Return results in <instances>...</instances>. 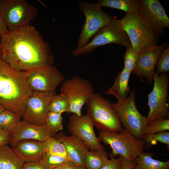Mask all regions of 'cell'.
<instances>
[{
    "label": "cell",
    "mask_w": 169,
    "mask_h": 169,
    "mask_svg": "<svg viewBox=\"0 0 169 169\" xmlns=\"http://www.w3.org/2000/svg\"><path fill=\"white\" fill-rule=\"evenodd\" d=\"M78 166L73 162L69 160L52 169H75Z\"/></svg>",
    "instance_id": "8d00e7d4"
},
{
    "label": "cell",
    "mask_w": 169,
    "mask_h": 169,
    "mask_svg": "<svg viewBox=\"0 0 169 169\" xmlns=\"http://www.w3.org/2000/svg\"><path fill=\"white\" fill-rule=\"evenodd\" d=\"M21 116L5 109L0 113V128L11 132L21 120Z\"/></svg>",
    "instance_id": "d4e9b609"
},
{
    "label": "cell",
    "mask_w": 169,
    "mask_h": 169,
    "mask_svg": "<svg viewBox=\"0 0 169 169\" xmlns=\"http://www.w3.org/2000/svg\"><path fill=\"white\" fill-rule=\"evenodd\" d=\"M69 160L67 157L45 151L40 161L48 169H52Z\"/></svg>",
    "instance_id": "f546056e"
},
{
    "label": "cell",
    "mask_w": 169,
    "mask_h": 169,
    "mask_svg": "<svg viewBox=\"0 0 169 169\" xmlns=\"http://www.w3.org/2000/svg\"><path fill=\"white\" fill-rule=\"evenodd\" d=\"M0 50L3 59L18 71L52 65L54 61L49 44L30 24L1 37Z\"/></svg>",
    "instance_id": "6da1fadb"
},
{
    "label": "cell",
    "mask_w": 169,
    "mask_h": 169,
    "mask_svg": "<svg viewBox=\"0 0 169 169\" xmlns=\"http://www.w3.org/2000/svg\"><path fill=\"white\" fill-rule=\"evenodd\" d=\"M131 73L124 67L116 77L113 85L104 93L113 95L118 101L126 99L130 92L128 83Z\"/></svg>",
    "instance_id": "ffe728a7"
},
{
    "label": "cell",
    "mask_w": 169,
    "mask_h": 169,
    "mask_svg": "<svg viewBox=\"0 0 169 169\" xmlns=\"http://www.w3.org/2000/svg\"><path fill=\"white\" fill-rule=\"evenodd\" d=\"M139 56V53H137L132 46L126 49L124 55V67L131 73Z\"/></svg>",
    "instance_id": "d6a6232c"
},
{
    "label": "cell",
    "mask_w": 169,
    "mask_h": 169,
    "mask_svg": "<svg viewBox=\"0 0 169 169\" xmlns=\"http://www.w3.org/2000/svg\"><path fill=\"white\" fill-rule=\"evenodd\" d=\"M5 109L4 107L0 105V113L3 112Z\"/></svg>",
    "instance_id": "ab89813d"
},
{
    "label": "cell",
    "mask_w": 169,
    "mask_h": 169,
    "mask_svg": "<svg viewBox=\"0 0 169 169\" xmlns=\"http://www.w3.org/2000/svg\"><path fill=\"white\" fill-rule=\"evenodd\" d=\"M167 73L159 74L155 71L152 90L148 95L149 110L146 117L147 125L158 119H168L169 105L167 102L169 77Z\"/></svg>",
    "instance_id": "30bf717a"
},
{
    "label": "cell",
    "mask_w": 169,
    "mask_h": 169,
    "mask_svg": "<svg viewBox=\"0 0 169 169\" xmlns=\"http://www.w3.org/2000/svg\"><path fill=\"white\" fill-rule=\"evenodd\" d=\"M46 141L42 142L32 139L18 141L12 148L24 163L40 161L46 151Z\"/></svg>",
    "instance_id": "ac0fdd59"
},
{
    "label": "cell",
    "mask_w": 169,
    "mask_h": 169,
    "mask_svg": "<svg viewBox=\"0 0 169 169\" xmlns=\"http://www.w3.org/2000/svg\"><path fill=\"white\" fill-rule=\"evenodd\" d=\"M22 169H48L40 161L24 163Z\"/></svg>",
    "instance_id": "d590c367"
},
{
    "label": "cell",
    "mask_w": 169,
    "mask_h": 169,
    "mask_svg": "<svg viewBox=\"0 0 169 169\" xmlns=\"http://www.w3.org/2000/svg\"><path fill=\"white\" fill-rule=\"evenodd\" d=\"M10 133L9 144L12 147L22 140L32 139L44 142L56 135L46 124L36 125L23 120Z\"/></svg>",
    "instance_id": "e0dca14e"
},
{
    "label": "cell",
    "mask_w": 169,
    "mask_h": 169,
    "mask_svg": "<svg viewBox=\"0 0 169 169\" xmlns=\"http://www.w3.org/2000/svg\"><path fill=\"white\" fill-rule=\"evenodd\" d=\"M156 71L159 74L167 73L169 71V45L164 49L156 63Z\"/></svg>",
    "instance_id": "1f68e13d"
},
{
    "label": "cell",
    "mask_w": 169,
    "mask_h": 169,
    "mask_svg": "<svg viewBox=\"0 0 169 169\" xmlns=\"http://www.w3.org/2000/svg\"><path fill=\"white\" fill-rule=\"evenodd\" d=\"M120 22L128 36L132 47L138 53L158 45L159 34L137 13L126 14L120 20Z\"/></svg>",
    "instance_id": "277c9868"
},
{
    "label": "cell",
    "mask_w": 169,
    "mask_h": 169,
    "mask_svg": "<svg viewBox=\"0 0 169 169\" xmlns=\"http://www.w3.org/2000/svg\"><path fill=\"white\" fill-rule=\"evenodd\" d=\"M10 133L0 128V147L9 144Z\"/></svg>",
    "instance_id": "e575fe53"
},
{
    "label": "cell",
    "mask_w": 169,
    "mask_h": 169,
    "mask_svg": "<svg viewBox=\"0 0 169 169\" xmlns=\"http://www.w3.org/2000/svg\"><path fill=\"white\" fill-rule=\"evenodd\" d=\"M46 141V152L67 158L65 147L62 142L54 137L49 139Z\"/></svg>",
    "instance_id": "f1b7e54d"
},
{
    "label": "cell",
    "mask_w": 169,
    "mask_h": 169,
    "mask_svg": "<svg viewBox=\"0 0 169 169\" xmlns=\"http://www.w3.org/2000/svg\"><path fill=\"white\" fill-rule=\"evenodd\" d=\"M46 124L55 134L59 131L63 130V125L62 114L49 111L46 117Z\"/></svg>",
    "instance_id": "4dcf8cb0"
},
{
    "label": "cell",
    "mask_w": 169,
    "mask_h": 169,
    "mask_svg": "<svg viewBox=\"0 0 169 169\" xmlns=\"http://www.w3.org/2000/svg\"><path fill=\"white\" fill-rule=\"evenodd\" d=\"M122 162L121 158H112L108 159L100 169H121Z\"/></svg>",
    "instance_id": "836d02e7"
},
{
    "label": "cell",
    "mask_w": 169,
    "mask_h": 169,
    "mask_svg": "<svg viewBox=\"0 0 169 169\" xmlns=\"http://www.w3.org/2000/svg\"><path fill=\"white\" fill-rule=\"evenodd\" d=\"M135 91L132 90L125 100L112 104L122 126L136 138L141 139L147 125L146 117L138 110L135 102Z\"/></svg>",
    "instance_id": "9c48e42d"
},
{
    "label": "cell",
    "mask_w": 169,
    "mask_h": 169,
    "mask_svg": "<svg viewBox=\"0 0 169 169\" xmlns=\"http://www.w3.org/2000/svg\"><path fill=\"white\" fill-rule=\"evenodd\" d=\"M87 113L99 131L118 132L123 128L111 102L94 93L86 103Z\"/></svg>",
    "instance_id": "5b68a950"
},
{
    "label": "cell",
    "mask_w": 169,
    "mask_h": 169,
    "mask_svg": "<svg viewBox=\"0 0 169 169\" xmlns=\"http://www.w3.org/2000/svg\"><path fill=\"white\" fill-rule=\"evenodd\" d=\"M9 30L4 21L0 16V37L5 35Z\"/></svg>",
    "instance_id": "f35d334b"
},
{
    "label": "cell",
    "mask_w": 169,
    "mask_h": 169,
    "mask_svg": "<svg viewBox=\"0 0 169 169\" xmlns=\"http://www.w3.org/2000/svg\"><path fill=\"white\" fill-rule=\"evenodd\" d=\"M54 137L64 145L69 160L78 166H84L85 155L89 149L84 141L74 136H67L62 131Z\"/></svg>",
    "instance_id": "d6986e66"
},
{
    "label": "cell",
    "mask_w": 169,
    "mask_h": 169,
    "mask_svg": "<svg viewBox=\"0 0 169 169\" xmlns=\"http://www.w3.org/2000/svg\"><path fill=\"white\" fill-rule=\"evenodd\" d=\"M55 94L32 92L25 104L21 115L23 120L36 125L46 124L49 104Z\"/></svg>",
    "instance_id": "4fadbf2b"
},
{
    "label": "cell",
    "mask_w": 169,
    "mask_h": 169,
    "mask_svg": "<svg viewBox=\"0 0 169 169\" xmlns=\"http://www.w3.org/2000/svg\"><path fill=\"white\" fill-rule=\"evenodd\" d=\"M28 85L32 92H55L64 81V77L55 66H41L23 71Z\"/></svg>",
    "instance_id": "8fae6325"
},
{
    "label": "cell",
    "mask_w": 169,
    "mask_h": 169,
    "mask_svg": "<svg viewBox=\"0 0 169 169\" xmlns=\"http://www.w3.org/2000/svg\"><path fill=\"white\" fill-rule=\"evenodd\" d=\"M38 12L26 0H1L0 4V16L9 31L30 24Z\"/></svg>",
    "instance_id": "ba28073f"
},
{
    "label": "cell",
    "mask_w": 169,
    "mask_h": 169,
    "mask_svg": "<svg viewBox=\"0 0 169 169\" xmlns=\"http://www.w3.org/2000/svg\"><path fill=\"white\" fill-rule=\"evenodd\" d=\"M78 6L84 15L85 20L78 38L77 49L85 45L100 29L115 19L104 12L98 3L81 1L79 3Z\"/></svg>",
    "instance_id": "52a82bcc"
},
{
    "label": "cell",
    "mask_w": 169,
    "mask_h": 169,
    "mask_svg": "<svg viewBox=\"0 0 169 169\" xmlns=\"http://www.w3.org/2000/svg\"><path fill=\"white\" fill-rule=\"evenodd\" d=\"M110 44L123 46L126 49L132 46L128 36L120 26V20L115 19L102 27L90 42L80 48L74 49L72 54L76 56L87 54L99 47Z\"/></svg>",
    "instance_id": "8992f818"
},
{
    "label": "cell",
    "mask_w": 169,
    "mask_h": 169,
    "mask_svg": "<svg viewBox=\"0 0 169 169\" xmlns=\"http://www.w3.org/2000/svg\"><path fill=\"white\" fill-rule=\"evenodd\" d=\"M75 169H86V168L84 166H79Z\"/></svg>",
    "instance_id": "60d3db41"
},
{
    "label": "cell",
    "mask_w": 169,
    "mask_h": 169,
    "mask_svg": "<svg viewBox=\"0 0 169 169\" xmlns=\"http://www.w3.org/2000/svg\"><path fill=\"white\" fill-rule=\"evenodd\" d=\"M1 0H0V3H1Z\"/></svg>",
    "instance_id": "b9f144b4"
},
{
    "label": "cell",
    "mask_w": 169,
    "mask_h": 169,
    "mask_svg": "<svg viewBox=\"0 0 169 169\" xmlns=\"http://www.w3.org/2000/svg\"><path fill=\"white\" fill-rule=\"evenodd\" d=\"M137 14L160 36L164 34V28H169V18L165 8L158 0H140Z\"/></svg>",
    "instance_id": "9a60e30c"
},
{
    "label": "cell",
    "mask_w": 169,
    "mask_h": 169,
    "mask_svg": "<svg viewBox=\"0 0 169 169\" xmlns=\"http://www.w3.org/2000/svg\"><path fill=\"white\" fill-rule=\"evenodd\" d=\"M142 139L145 142L146 148L156 145L157 141L165 144L168 148L169 147V131H161L152 135H144Z\"/></svg>",
    "instance_id": "4316f807"
},
{
    "label": "cell",
    "mask_w": 169,
    "mask_h": 169,
    "mask_svg": "<svg viewBox=\"0 0 169 169\" xmlns=\"http://www.w3.org/2000/svg\"><path fill=\"white\" fill-rule=\"evenodd\" d=\"M60 92L68 98L70 105L69 113L82 115L81 110L90 96L94 93L90 82L78 76L64 80L60 88Z\"/></svg>",
    "instance_id": "7c38bea8"
},
{
    "label": "cell",
    "mask_w": 169,
    "mask_h": 169,
    "mask_svg": "<svg viewBox=\"0 0 169 169\" xmlns=\"http://www.w3.org/2000/svg\"><path fill=\"white\" fill-rule=\"evenodd\" d=\"M153 156L150 152L141 154L131 169H169V161H163L155 159Z\"/></svg>",
    "instance_id": "7402d4cb"
},
{
    "label": "cell",
    "mask_w": 169,
    "mask_h": 169,
    "mask_svg": "<svg viewBox=\"0 0 169 169\" xmlns=\"http://www.w3.org/2000/svg\"><path fill=\"white\" fill-rule=\"evenodd\" d=\"M102 7L121 10L126 14L137 13L139 9L138 0H99Z\"/></svg>",
    "instance_id": "cb8c5ba5"
},
{
    "label": "cell",
    "mask_w": 169,
    "mask_h": 169,
    "mask_svg": "<svg viewBox=\"0 0 169 169\" xmlns=\"http://www.w3.org/2000/svg\"><path fill=\"white\" fill-rule=\"evenodd\" d=\"M70 103L67 96L60 93L55 94L50 102L49 111L50 112L62 114L64 112L69 113Z\"/></svg>",
    "instance_id": "484cf974"
},
{
    "label": "cell",
    "mask_w": 169,
    "mask_h": 169,
    "mask_svg": "<svg viewBox=\"0 0 169 169\" xmlns=\"http://www.w3.org/2000/svg\"><path fill=\"white\" fill-rule=\"evenodd\" d=\"M168 40L164 43L145 49L139 53L138 59L132 72L144 82L145 78L147 83H152L155 68L161 54L168 44Z\"/></svg>",
    "instance_id": "2e32d148"
},
{
    "label": "cell",
    "mask_w": 169,
    "mask_h": 169,
    "mask_svg": "<svg viewBox=\"0 0 169 169\" xmlns=\"http://www.w3.org/2000/svg\"><path fill=\"white\" fill-rule=\"evenodd\" d=\"M24 164L12 148L0 147V169H22Z\"/></svg>",
    "instance_id": "44dd1931"
},
{
    "label": "cell",
    "mask_w": 169,
    "mask_h": 169,
    "mask_svg": "<svg viewBox=\"0 0 169 169\" xmlns=\"http://www.w3.org/2000/svg\"><path fill=\"white\" fill-rule=\"evenodd\" d=\"M94 125L87 114L78 116L74 114L69 117L67 128L71 135L84 141L90 150L105 149L96 136Z\"/></svg>",
    "instance_id": "5bb4252c"
},
{
    "label": "cell",
    "mask_w": 169,
    "mask_h": 169,
    "mask_svg": "<svg viewBox=\"0 0 169 169\" xmlns=\"http://www.w3.org/2000/svg\"><path fill=\"white\" fill-rule=\"evenodd\" d=\"M118 156L120 158L121 160V169H131L136 163V161L133 162L128 160L120 155H119Z\"/></svg>",
    "instance_id": "74e56055"
},
{
    "label": "cell",
    "mask_w": 169,
    "mask_h": 169,
    "mask_svg": "<svg viewBox=\"0 0 169 169\" xmlns=\"http://www.w3.org/2000/svg\"><path fill=\"white\" fill-rule=\"evenodd\" d=\"M98 138L100 142L110 146L112 149L110 155V159L120 155L134 162L146 149L144 140L136 138L124 128L118 132L100 131Z\"/></svg>",
    "instance_id": "3957f363"
},
{
    "label": "cell",
    "mask_w": 169,
    "mask_h": 169,
    "mask_svg": "<svg viewBox=\"0 0 169 169\" xmlns=\"http://www.w3.org/2000/svg\"><path fill=\"white\" fill-rule=\"evenodd\" d=\"M169 130V119H156L147 125L144 132V135H152L161 131Z\"/></svg>",
    "instance_id": "83f0119b"
},
{
    "label": "cell",
    "mask_w": 169,
    "mask_h": 169,
    "mask_svg": "<svg viewBox=\"0 0 169 169\" xmlns=\"http://www.w3.org/2000/svg\"><path fill=\"white\" fill-rule=\"evenodd\" d=\"M108 153L105 149L88 150L84 158L86 169H100L107 161Z\"/></svg>",
    "instance_id": "603a6c76"
},
{
    "label": "cell",
    "mask_w": 169,
    "mask_h": 169,
    "mask_svg": "<svg viewBox=\"0 0 169 169\" xmlns=\"http://www.w3.org/2000/svg\"><path fill=\"white\" fill-rule=\"evenodd\" d=\"M32 93L23 72L12 68L3 59L0 50V105L21 116Z\"/></svg>",
    "instance_id": "7a4b0ae2"
}]
</instances>
